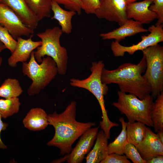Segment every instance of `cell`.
<instances>
[{
	"mask_svg": "<svg viewBox=\"0 0 163 163\" xmlns=\"http://www.w3.org/2000/svg\"><path fill=\"white\" fill-rule=\"evenodd\" d=\"M76 105L75 101H72L62 113L58 114L55 111L48 115L49 124L53 126L55 133L47 145L58 148L62 155L69 154L75 142L96 125L93 122L82 123L76 120Z\"/></svg>",
	"mask_w": 163,
	"mask_h": 163,
	"instance_id": "obj_1",
	"label": "cell"
},
{
	"mask_svg": "<svg viewBox=\"0 0 163 163\" xmlns=\"http://www.w3.org/2000/svg\"><path fill=\"white\" fill-rule=\"evenodd\" d=\"M146 66V60L143 55L137 64L125 63L112 70L104 68L101 75L102 82L107 85L117 84L121 91L133 94L143 99L150 94L151 91L150 85L142 75Z\"/></svg>",
	"mask_w": 163,
	"mask_h": 163,
	"instance_id": "obj_2",
	"label": "cell"
},
{
	"mask_svg": "<svg viewBox=\"0 0 163 163\" xmlns=\"http://www.w3.org/2000/svg\"><path fill=\"white\" fill-rule=\"evenodd\" d=\"M90 68L91 75L84 79L72 78L70 79V84L72 87L85 89L92 93L97 99L100 105L102 113V120L100 126L105 134L109 136L111 128L119 126L117 123H113L109 119L106 109L104 96L108 91L107 85L103 83L101 81V75L104 64L102 61L93 62Z\"/></svg>",
	"mask_w": 163,
	"mask_h": 163,
	"instance_id": "obj_3",
	"label": "cell"
},
{
	"mask_svg": "<svg viewBox=\"0 0 163 163\" xmlns=\"http://www.w3.org/2000/svg\"><path fill=\"white\" fill-rule=\"evenodd\" d=\"M63 34L61 28L57 26L37 34L42 44L34 51V56L37 62L40 63L45 56L51 57L56 64L58 73L64 75L67 72L68 56L67 50L60 43Z\"/></svg>",
	"mask_w": 163,
	"mask_h": 163,
	"instance_id": "obj_4",
	"label": "cell"
},
{
	"mask_svg": "<svg viewBox=\"0 0 163 163\" xmlns=\"http://www.w3.org/2000/svg\"><path fill=\"white\" fill-rule=\"evenodd\" d=\"M117 102L112 105L122 114H124L129 122H139L149 127H153L151 112L154 102L150 94L141 100L135 95L118 91Z\"/></svg>",
	"mask_w": 163,
	"mask_h": 163,
	"instance_id": "obj_5",
	"label": "cell"
},
{
	"mask_svg": "<svg viewBox=\"0 0 163 163\" xmlns=\"http://www.w3.org/2000/svg\"><path fill=\"white\" fill-rule=\"evenodd\" d=\"M29 61L23 63L22 71L24 75L32 80L27 90L28 94L34 96L38 94L55 78L58 73L55 62L51 57H43L39 64L36 60L34 51L31 53Z\"/></svg>",
	"mask_w": 163,
	"mask_h": 163,
	"instance_id": "obj_6",
	"label": "cell"
},
{
	"mask_svg": "<svg viewBox=\"0 0 163 163\" xmlns=\"http://www.w3.org/2000/svg\"><path fill=\"white\" fill-rule=\"evenodd\" d=\"M146 61L144 77L151 87L153 99L163 91V47L157 44L142 51Z\"/></svg>",
	"mask_w": 163,
	"mask_h": 163,
	"instance_id": "obj_7",
	"label": "cell"
},
{
	"mask_svg": "<svg viewBox=\"0 0 163 163\" xmlns=\"http://www.w3.org/2000/svg\"><path fill=\"white\" fill-rule=\"evenodd\" d=\"M148 30L150 33L147 35L142 36L141 40L136 44L125 46L116 40L113 41L110 47L113 55L116 57H123L126 53L133 55L136 51H142L163 41V24L152 25L149 27Z\"/></svg>",
	"mask_w": 163,
	"mask_h": 163,
	"instance_id": "obj_8",
	"label": "cell"
},
{
	"mask_svg": "<svg viewBox=\"0 0 163 163\" xmlns=\"http://www.w3.org/2000/svg\"><path fill=\"white\" fill-rule=\"evenodd\" d=\"M100 126L91 128L86 130L81 136L75 146L69 154L59 159L54 160L52 162L60 163L66 161L69 163H82L94 144Z\"/></svg>",
	"mask_w": 163,
	"mask_h": 163,
	"instance_id": "obj_9",
	"label": "cell"
},
{
	"mask_svg": "<svg viewBox=\"0 0 163 163\" xmlns=\"http://www.w3.org/2000/svg\"><path fill=\"white\" fill-rule=\"evenodd\" d=\"M125 0H100L94 14L98 18L117 23L120 26L127 20Z\"/></svg>",
	"mask_w": 163,
	"mask_h": 163,
	"instance_id": "obj_10",
	"label": "cell"
},
{
	"mask_svg": "<svg viewBox=\"0 0 163 163\" xmlns=\"http://www.w3.org/2000/svg\"><path fill=\"white\" fill-rule=\"evenodd\" d=\"M0 24L7 28L15 40L19 37H28L34 33V30L25 25L9 7L0 3Z\"/></svg>",
	"mask_w": 163,
	"mask_h": 163,
	"instance_id": "obj_11",
	"label": "cell"
},
{
	"mask_svg": "<svg viewBox=\"0 0 163 163\" xmlns=\"http://www.w3.org/2000/svg\"><path fill=\"white\" fill-rule=\"evenodd\" d=\"M135 147L145 161L155 156L163 155V144L157 134L149 127H146L143 140Z\"/></svg>",
	"mask_w": 163,
	"mask_h": 163,
	"instance_id": "obj_12",
	"label": "cell"
},
{
	"mask_svg": "<svg viewBox=\"0 0 163 163\" xmlns=\"http://www.w3.org/2000/svg\"><path fill=\"white\" fill-rule=\"evenodd\" d=\"M33 35H31L30 38L27 39L22 38L21 37L17 38L16 48L8 59V63L10 66L14 67L17 66L18 62L23 63L26 62L30 58L32 52L42 45L41 40H32V37Z\"/></svg>",
	"mask_w": 163,
	"mask_h": 163,
	"instance_id": "obj_13",
	"label": "cell"
},
{
	"mask_svg": "<svg viewBox=\"0 0 163 163\" xmlns=\"http://www.w3.org/2000/svg\"><path fill=\"white\" fill-rule=\"evenodd\" d=\"M153 0H144L127 4L126 15L127 19H133L142 24H149L157 18L156 14L149 9Z\"/></svg>",
	"mask_w": 163,
	"mask_h": 163,
	"instance_id": "obj_14",
	"label": "cell"
},
{
	"mask_svg": "<svg viewBox=\"0 0 163 163\" xmlns=\"http://www.w3.org/2000/svg\"><path fill=\"white\" fill-rule=\"evenodd\" d=\"M148 31V29L144 28L142 24L140 22L129 19L119 28L110 32L101 33L100 36L104 40L114 39L119 42L127 37Z\"/></svg>",
	"mask_w": 163,
	"mask_h": 163,
	"instance_id": "obj_15",
	"label": "cell"
},
{
	"mask_svg": "<svg viewBox=\"0 0 163 163\" xmlns=\"http://www.w3.org/2000/svg\"><path fill=\"white\" fill-rule=\"evenodd\" d=\"M0 3L9 7L27 26L34 30L37 28L39 21L25 0H0Z\"/></svg>",
	"mask_w": 163,
	"mask_h": 163,
	"instance_id": "obj_16",
	"label": "cell"
},
{
	"mask_svg": "<svg viewBox=\"0 0 163 163\" xmlns=\"http://www.w3.org/2000/svg\"><path fill=\"white\" fill-rule=\"evenodd\" d=\"M23 123L24 127L30 130H43L49 125L48 115L41 108H32L27 113Z\"/></svg>",
	"mask_w": 163,
	"mask_h": 163,
	"instance_id": "obj_17",
	"label": "cell"
},
{
	"mask_svg": "<svg viewBox=\"0 0 163 163\" xmlns=\"http://www.w3.org/2000/svg\"><path fill=\"white\" fill-rule=\"evenodd\" d=\"M108 139L102 130L98 132L94 146L85 158L86 163H100L106 157Z\"/></svg>",
	"mask_w": 163,
	"mask_h": 163,
	"instance_id": "obj_18",
	"label": "cell"
},
{
	"mask_svg": "<svg viewBox=\"0 0 163 163\" xmlns=\"http://www.w3.org/2000/svg\"><path fill=\"white\" fill-rule=\"evenodd\" d=\"M51 10L53 15L52 19H55L58 22L63 33L69 34L72 30V20L77 13L74 11H66L62 8L57 3L52 1L51 2Z\"/></svg>",
	"mask_w": 163,
	"mask_h": 163,
	"instance_id": "obj_19",
	"label": "cell"
},
{
	"mask_svg": "<svg viewBox=\"0 0 163 163\" xmlns=\"http://www.w3.org/2000/svg\"><path fill=\"white\" fill-rule=\"evenodd\" d=\"M146 125L139 122H127L126 131L128 142L135 146L143 139L145 134Z\"/></svg>",
	"mask_w": 163,
	"mask_h": 163,
	"instance_id": "obj_20",
	"label": "cell"
},
{
	"mask_svg": "<svg viewBox=\"0 0 163 163\" xmlns=\"http://www.w3.org/2000/svg\"><path fill=\"white\" fill-rule=\"evenodd\" d=\"M28 7L39 21L51 14V0H25Z\"/></svg>",
	"mask_w": 163,
	"mask_h": 163,
	"instance_id": "obj_21",
	"label": "cell"
},
{
	"mask_svg": "<svg viewBox=\"0 0 163 163\" xmlns=\"http://www.w3.org/2000/svg\"><path fill=\"white\" fill-rule=\"evenodd\" d=\"M121 123L122 129L119 135L112 142L108 145V154L116 153L120 155H124L125 148L128 143L127 139L126 126L127 122L125 121L124 118L120 117L119 119Z\"/></svg>",
	"mask_w": 163,
	"mask_h": 163,
	"instance_id": "obj_22",
	"label": "cell"
},
{
	"mask_svg": "<svg viewBox=\"0 0 163 163\" xmlns=\"http://www.w3.org/2000/svg\"><path fill=\"white\" fill-rule=\"evenodd\" d=\"M23 92L19 81L15 78L5 79L0 86V97L5 99L18 97Z\"/></svg>",
	"mask_w": 163,
	"mask_h": 163,
	"instance_id": "obj_23",
	"label": "cell"
},
{
	"mask_svg": "<svg viewBox=\"0 0 163 163\" xmlns=\"http://www.w3.org/2000/svg\"><path fill=\"white\" fill-rule=\"evenodd\" d=\"M151 116L155 132L163 129V91L156 98Z\"/></svg>",
	"mask_w": 163,
	"mask_h": 163,
	"instance_id": "obj_24",
	"label": "cell"
},
{
	"mask_svg": "<svg viewBox=\"0 0 163 163\" xmlns=\"http://www.w3.org/2000/svg\"><path fill=\"white\" fill-rule=\"evenodd\" d=\"M20 104L18 97L0 99V114L2 117L6 118L17 113L19 111Z\"/></svg>",
	"mask_w": 163,
	"mask_h": 163,
	"instance_id": "obj_25",
	"label": "cell"
},
{
	"mask_svg": "<svg viewBox=\"0 0 163 163\" xmlns=\"http://www.w3.org/2000/svg\"><path fill=\"white\" fill-rule=\"evenodd\" d=\"M0 40L4 44L6 48L10 50L11 53L14 51L17 45V41L13 38L8 29L1 24Z\"/></svg>",
	"mask_w": 163,
	"mask_h": 163,
	"instance_id": "obj_26",
	"label": "cell"
},
{
	"mask_svg": "<svg viewBox=\"0 0 163 163\" xmlns=\"http://www.w3.org/2000/svg\"><path fill=\"white\" fill-rule=\"evenodd\" d=\"M124 154L127 159L134 163H146V161L142 158L135 146L129 142L125 146Z\"/></svg>",
	"mask_w": 163,
	"mask_h": 163,
	"instance_id": "obj_27",
	"label": "cell"
},
{
	"mask_svg": "<svg viewBox=\"0 0 163 163\" xmlns=\"http://www.w3.org/2000/svg\"><path fill=\"white\" fill-rule=\"evenodd\" d=\"M63 5L69 10L75 11L78 15L81 14L82 7L80 0H51Z\"/></svg>",
	"mask_w": 163,
	"mask_h": 163,
	"instance_id": "obj_28",
	"label": "cell"
},
{
	"mask_svg": "<svg viewBox=\"0 0 163 163\" xmlns=\"http://www.w3.org/2000/svg\"><path fill=\"white\" fill-rule=\"evenodd\" d=\"M150 10L155 12L157 16L158 21L155 25L163 23V0H153L149 7Z\"/></svg>",
	"mask_w": 163,
	"mask_h": 163,
	"instance_id": "obj_29",
	"label": "cell"
},
{
	"mask_svg": "<svg viewBox=\"0 0 163 163\" xmlns=\"http://www.w3.org/2000/svg\"><path fill=\"white\" fill-rule=\"evenodd\" d=\"M82 10L87 14H94L100 4V0H80Z\"/></svg>",
	"mask_w": 163,
	"mask_h": 163,
	"instance_id": "obj_30",
	"label": "cell"
},
{
	"mask_svg": "<svg viewBox=\"0 0 163 163\" xmlns=\"http://www.w3.org/2000/svg\"><path fill=\"white\" fill-rule=\"evenodd\" d=\"M131 162L124 155L116 153L108 154L106 157L100 163H130Z\"/></svg>",
	"mask_w": 163,
	"mask_h": 163,
	"instance_id": "obj_31",
	"label": "cell"
},
{
	"mask_svg": "<svg viewBox=\"0 0 163 163\" xmlns=\"http://www.w3.org/2000/svg\"><path fill=\"white\" fill-rule=\"evenodd\" d=\"M2 117L0 114V149H6L7 147L2 141L0 137V133L2 131L5 130L8 126V124L3 122L2 120Z\"/></svg>",
	"mask_w": 163,
	"mask_h": 163,
	"instance_id": "obj_32",
	"label": "cell"
},
{
	"mask_svg": "<svg viewBox=\"0 0 163 163\" xmlns=\"http://www.w3.org/2000/svg\"><path fill=\"white\" fill-rule=\"evenodd\" d=\"M163 155H158L152 157L146 161V163H162Z\"/></svg>",
	"mask_w": 163,
	"mask_h": 163,
	"instance_id": "obj_33",
	"label": "cell"
},
{
	"mask_svg": "<svg viewBox=\"0 0 163 163\" xmlns=\"http://www.w3.org/2000/svg\"><path fill=\"white\" fill-rule=\"evenodd\" d=\"M157 133L159 138L161 142L163 144V129L158 130Z\"/></svg>",
	"mask_w": 163,
	"mask_h": 163,
	"instance_id": "obj_34",
	"label": "cell"
},
{
	"mask_svg": "<svg viewBox=\"0 0 163 163\" xmlns=\"http://www.w3.org/2000/svg\"><path fill=\"white\" fill-rule=\"evenodd\" d=\"M6 49L4 44L0 40V53L4 49Z\"/></svg>",
	"mask_w": 163,
	"mask_h": 163,
	"instance_id": "obj_35",
	"label": "cell"
},
{
	"mask_svg": "<svg viewBox=\"0 0 163 163\" xmlns=\"http://www.w3.org/2000/svg\"><path fill=\"white\" fill-rule=\"evenodd\" d=\"M136 0H125L126 4H128L129 3L134 2Z\"/></svg>",
	"mask_w": 163,
	"mask_h": 163,
	"instance_id": "obj_36",
	"label": "cell"
},
{
	"mask_svg": "<svg viewBox=\"0 0 163 163\" xmlns=\"http://www.w3.org/2000/svg\"><path fill=\"white\" fill-rule=\"evenodd\" d=\"M2 58L0 56V66H1V64H2Z\"/></svg>",
	"mask_w": 163,
	"mask_h": 163,
	"instance_id": "obj_37",
	"label": "cell"
}]
</instances>
